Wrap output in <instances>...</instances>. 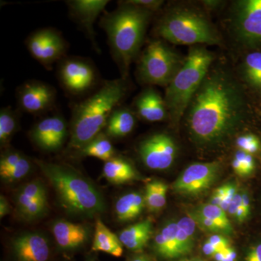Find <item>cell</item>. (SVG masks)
Returning a JSON list of instances; mask_svg holds the SVG:
<instances>
[{"label":"cell","instance_id":"8992f818","mask_svg":"<svg viewBox=\"0 0 261 261\" xmlns=\"http://www.w3.org/2000/svg\"><path fill=\"white\" fill-rule=\"evenodd\" d=\"M157 32L164 40L175 44L219 45L221 37L205 15L192 8L169 10L160 20Z\"/></svg>","mask_w":261,"mask_h":261},{"label":"cell","instance_id":"f546056e","mask_svg":"<svg viewBox=\"0 0 261 261\" xmlns=\"http://www.w3.org/2000/svg\"><path fill=\"white\" fill-rule=\"evenodd\" d=\"M232 168L239 176H250L254 172L255 168L253 156L243 151L238 150L233 159Z\"/></svg>","mask_w":261,"mask_h":261},{"label":"cell","instance_id":"4316f807","mask_svg":"<svg viewBox=\"0 0 261 261\" xmlns=\"http://www.w3.org/2000/svg\"><path fill=\"white\" fill-rule=\"evenodd\" d=\"M18 118L11 108H2L0 111V143L5 146L9 143L18 128Z\"/></svg>","mask_w":261,"mask_h":261},{"label":"cell","instance_id":"9a60e30c","mask_svg":"<svg viewBox=\"0 0 261 261\" xmlns=\"http://www.w3.org/2000/svg\"><path fill=\"white\" fill-rule=\"evenodd\" d=\"M12 251L16 261H48L51 248L42 233L25 232L13 239Z\"/></svg>","mask_w":261,"mask_h":261},{"label":"cell","instance_id":"2e32d148","mask_svg":"<svg viewBox=\"0 0 261 261\" xmlns=\"http://www.w3.org/2000/svg\"><path fill=\"white\" fill-rule=\"evenodd\" d=\"M70 13L73 19L81 25L90 38L92 44L98 49L95 44L94 23L102 13L109 1L107 0H71L67 2Z\"/></svg>","mask_w":261,"mask_h":261},{"label":"cell","instance_id":"8fae6325","mask_svg":"<svg viewBox=\"0 0 261 261\" xmlns=\"http://www.w3.org/2000/svg\"><path fill=\"white\" fill-rule=\"evenodd\" d=\"M27 45L33 58L44 66H50L66 51V43L59 33L51 29L37 31L28 38Z\"/></svg>","mask_w":261,"mask_h":261},{"label":"cell","instance_id":"f1b7e54d","mask_svg":"<svg viewBox=\"0 0 261 261\" xmlns=\"http://www.w3.org/2000/svg\"><path fill=\"white\" fill-rule=\"evenodd\" d=\"M197 213L211 219L217 225L221 232L231 234L233 232V228L228 220L226 212L220 206L205 204L201 205L197 211Z\"/></svg>","mask_w":261,"mask_h":261},{"label":"cell","instance_id":"ba28073f","mask_svg":"<svg viewBox=\"0 0 261 261\" xmlns=\"http://www.w3.org/2000/svg\"><path fill=\"white\" fill-rule=\"evenodd\" d=\"M231 28L239 42L247 47L261 45V0L235 3Z\"/></svg>","mask_w":261,"mask_h":261},{"label":"cell","instance_id":"e575fe53","mask_svg":"<svg viewBox=\"0 0 261 261\" xmlns=\"http://www.w3.org/2000/svg\"><path fill=\"white\" fill-rule=\"evenodd\" d=\"M24 154L15 150H8L1 156L0 160V173L9 171L19 162Z\"/></svg>","mask_w":261,"mask_h":261},{"label":"cell","instance_id":"f6af8a7d","mask_svg":"<svg viewBox=\"0 0 261 261\" xmlns=\"http://www.w3.org/2000/svg\"><path fill=\"white\" fill-rule=\"evenodd\" d=\"M249 216H250V214L242 207L237 211L234 218L238 220L239 222H243L244 221H245L248 218Z\"/></svg>","mask_w":261,"mask_h":261},{"label":"cell","instance_id":"7c38bea8","mask_svg":"<svg viewBox=\"0 0 261 261\" xmlns=\"http://www.w3.org/2000/svg\"><path fill=\"white\" fill-rule=\"evenodd\" d=\"M60 80L70 93H84L94 85L95 70L87 61L70 58L62 62L59 69Z\"/></svg>","mask_w":261,"mask_h":261},{"label":"cell","instance_id":"9c48e42d","mask_svg":"<svg viewBox=\"0 0 261 261\" xmlns=\"http://www.w3.org/2000/svg\"><path fill=\"white\" fill-rule=\"evenodd\" d=\"M177 147L171 136L154 134L141 142L139 154L144 164L149 169H168L174 162Z\"/></svg>","mask_w":261,"mask_h":261},{"label":"cell","instance_id":"ac0fdd59","mask_svg":"<svg viewBox=\"0 0 261 261\" xmlns=\"http://www.w3.org/2000/svg\"><path fill=\"white\" fill-rule=\"evenodd\" d=\"M135 108L139 116L146 121H163L168 117L164 98L152 87H147L139 94Z\"/></svg>","mask_w":261,"mask_h":261},{"label":"cell","instance_id":"74e56055","mask_svg":"<svg viewBox=\"0 0 261 261\" xmlns=\"http://www.w3.org/2000/svg\"><path fill=\"white\" fill-rule=\"evenodd\" d=\"M238 254L234 249L228 247L224 250H221L214 256L215 261H236Z\"/></svg>","mask_w":261,"mask_h":261},{"label":"cell","instance_id":"d6986e66","mask_svg":"<svg viewBox=\"0 0 261 261\" xmlns=\"http://www.w3.org/2000/svg\"><path fill=\"white\" fill-rule=\"evenodd\" d=\"M177 222L171 221L165 225L154 238V251L165 259L181 257L177 240Z\"/></svg>","mask_w":261,"mask_h":261},{"label":"cell","instance_id":"83f0119b","mask_svg":"<svg viewBox=\"0 0 261 261\" xmlns=\"http://www.w3.org/2000/svg\"><path fill=\"white\" fill-rule=\"evenodd\" d=\"M243 74L250 85L261 88V51L247 55L244 61Z\"/></svg>","mask_w":261,"mask_h":261},{"label":"cell","instance_id":"7bdbcfd3","mask_svg":"<svg viewBox=\"0 0 261 261\" xmlns=\"http://www.w3.org/2000/svg\"><path fill=\"white\" fill-rule=\"evenodd\" d=\"M10 206L8 203V200L3 195L0 197V217L3 219L7 215L10 213Z\"/></svg>","mask_w":261,"mask_h":261},{"label":"cell","instance_id":"4dcf8cb0","mask_svg":"<svg viewBox=\"0 0 261 261\" xmlns=\"http://www.w3.org/2000/svg\"><path fill=\"white\" fill-rule=\"evenodd\" d=\"M32 169V164L25 155L16 165L5 172L0 173L2 179L6 182L19 181L27 176Z\"/></svg>","mask_w":261,"mask_h":261},{"label":"cell","instance_id":"30bf717a","mask_svg":"<svg viewBox=\"0 0 261 261\" xmlns=\"http://www.w3.org/2000/svg\"><path fill=\"white\" fill-rule=\"evenodd\" d=\"M219 163H198L190 165L173 183V190L185 195L202 193L217 177Z\"/></svg>","mask_w":261,"mask_h":261},{"label":"cell","instance_id":"7402d4cb","mask_svg":"<svg viewBox=\"0 0 261 261\" xmlns=\"http://www.w3.org/2000/svg\"><path fill=\"white\" fill-rule=\"evenodd\" d=\"M92 250L115 257H121L123 254V245L118 236L112 232L100 219L96 221Z\"/></svg>","mask_w":261,"mask_h":261},{"label":"cell","instance_id":"603a6c76","mask_svg":"<svg viewBox=\"0 0 261 261\" xmlns=\"http://www.w3.org/2000/svg\"><path fill=\"white\" fill-rule=\"evenodd\" d=\"M136 124L135 113L128 108H117L110 116L106 128V135L121 138L129 135Z\"/></svg>","mask_w":261,"mask_h":261},{"label":"cell","instance_id":"7a4b0ae2","mask_svg":"<svg viewBox=\"0 0 261 261\" xmlns=\"http://www.w3.org/2000/svg\"><path fill=\"white\" fill-rule=\"evenodd\" d=\"M153 13L121 2L119 8L101 19L115 61L126 80L132 62L140 53Z\"/></svg>","mask_w":261,"mask_h":261},{"label":"cell","instance_id":"484cf974","mask_svg":"<svg viewBox=\"0 0 261 261\" xmlns=\"http://www.w3.org/2000/svg\"><path fill=\"white\" fill-rule=\"evenodd\" d=\"M168 186L164 182L153 180L147 184L145 187L146 207L152 212L162 210L166 204Z\"/></svg>","mask_w":261,"mask_h":261},{"label":"cell","instance_id":"6da1fadb","mask_svg":"<svg viewBox=\"0 0 261 261\" xmlns=\"http://www.w3.org/2000/svg\"><path fill=\"white\" fill-rule=\"evenodd\" d=\"M190 135L202 145L224 142L241 125L247 114L240 84L226 70L211 68L186 112Z\"/></svg>","mask_w":261,"mask_h":261},{"label":"cell","instance_id":"5bb4252c","mask_svg":"<svg viewBox=\"0 0 261 261\" xmlns=\"http://www.w3.org/2000/svg\"><path fill=\"white\" fill-rule=\"evenodd\" d=\"M55 99V89L47 84L37 81L24 84L18 92L20 108L31 114H39L48 111L54 104Z\"/></svg>","mask_w":261,"mask_h":261},{"label":"cell","instance_id":"60d3db41","mask_svg":"<svg viewBox=\"0 0 261 261\" xmlns=\"http://www.w3.org/2000/svg\"><path fill=\"white\" fill-rule=\"evenodd\" d=\"M207 241L221 250H224V249L230 247L229 241H228L227 239L219 234L213 235Z\"/></svg>","mask_w":261,"mask_h":261},{"label":"cell","instance_id":"ffe728a7","mask_svg":"<svg viewBox=\"0 0 261 261\" xmlns=\"http://www.w3.org/2000/svg\"><path fill=\"white\" fill-rule=\"evenodd\" d=\"M152 234V222L147 219L132 225L118 233L120 241L132 251L142 250L148 243Z\"/></svg>","mask_w":261,"mask_h":261},{"label":"cell","instance_id":"d4e9b609","mask_svg":"<svg viewBox=\"0 0 261 261\" xmlns=\"http://www.w3.org/2000/svg\"><path fill=\"white\" fill-rule=\"evenodd\" d=\"M80 151L82 155L96 158L106 162L113 159L115 154V149L111 140L102 133Z\"/></svg>","mask_w":261,"mask_h":261},{"label":"cell","instance_id":"b9f144b4","mask_svg":"<svg viewBox=\"0 0 261 261\" xmlns=\"http://www.w3.org/2000/svg\"><path fill=\"white\" fill-rule=\"evenodd\" d=\"M242 207H243V192H238L233 197V200L228 207L227 212L234 217L237 211Z\"/></svg>","mask_w":261,"mask_h":261},{"label":"cell","instance_id":"c3c4849f","mask_svg":"<svg viewBox=\"0 0 261 261\" xmlns=\"http://www.w3.org/2000/svg\"><path fill=\"white\" fill-rule=\"evenodd\" d=\"M179 261H195V258H182Z\"/></svg>","mask_w":261,"mask_h":261},{"label":"cell","instance_id":"44dd1931","mask_svg":"<svg viewBox=\"0 0 261 261\" xmlns=\"http://www.w3.org/2000/svg\"><path fill=\"white\" fill-rule=\"evenodd\" d=\"M102 176L113 185H123L139 178L134 166L126 160L118 157H113L105 163Z\"/></svg>","mask_w":261,"mask_h":261},{"label":"cell","instance_id":"1f68e13d","mask_svg":"<svg viewBox=\"0 0 261 261\" xmlns=\"http://www.w3.org/2000/svg\"><path fill=\"white\" fill-rule=\"evenodd\" d=\"M47 208V198L36 199L31 201L25 208L19 212V214L27 221H33L44 216Z\"/></svg>","mask_w":261,"mask_h":261},{"label":"cell","instance_id":"cb8c5ba5","mask_svg":"<svg viewBox=\"0 0 261 261\" xmlns=\"http://www.w3.org/2000/svg\"><path fill=\"white\" fill-rule=\"evenodd\" d=\"M146 207L145 197L139 192H129L117 200L115 211L120 221H130L138 217Z\"/></svg>","mask_w":261,"mask_h":261},{"label":"cell","instance_id":"d6a6232c","mask_svg":"<svg viewBox=\"0 0 261 261\" xmlns=\"http://www.w3.org/2000/svg\"><path fill=\"white\" fill-rule=\"evenodd\" d=\"M18 192L27 198L32 200L47 198L45 187L40 180H34L25 184L23 187H20Z\"/></svg>","mask_w":261,"mask_h":261},{"label":"cell","instance_id":"bcb514c9","mask_svg":"<svg viewBox=\"0 0 261 261\" xmlns=\"http://www.w3.org/2000/svg\"><path fill=\"white\" fill-rule=\"evenodd\" d=\"M243 207L247 212L250 214V200L248 194L243 192Z\"/></svg>","mask_w":261,"mask_h":261},{"label":"cell","instance_id":"836d02e7","mask_svg":"<svg viewBox=\"0 0 261 261\" xmlns=\"http://www.w3.org/2000/svg\"><path fill=\"white\" fill-rule=\"evenodd\" d=\"M236 144L240 150L252 155L257 153L260 149V140L256 136L253 135L240 136L237 139Z\"/></svg>","mask_w":261,"mask_h":261},{"label":"cell","instance_id":"5b68a950","mask_svg":"<svg viewBox=\"0 0 261 261\" xmlns=\"http://www.w3.org/2000/svg\"><path fill=\"white\" fill-rule=\"evenodd\" d=\"M214 56L203 46H193L181 68L166 87L165 102L168 117L178 123L186 114L189 105L211 68Z\"/></svg>","mask_w":261,"mask_h":261},{"label":"cell","instance_id":"ee69618b","mask_svg":"<svg viewBox=\"0 0 261 261\" xmlns=\"http://www.w3.org/2000/svg\"><path fill=\"white\" fill-rule=\"evenodd\" d=\"M202 251L207 256L214 257L217 252L221 251V250L215 247L209 242L206 241L205 243L204 244L203 247H202Z\"/></svg>","mask_w":261,"mask_h":261},{"label":"cell","instance_id":"f35d334b","mask_svg":"<svg viewBox=\"0 0 261 261\" xmlns=\"http://www.w3.org/2000/svg\"><path fill=\"white\" fill-rule=\"evenodd\" d=\"M237 193H238L237 187L235 186V185L228 184L227 192H226V196H225L224 200H223L221 205H220V207H221L225 212L228 211V207H229L233 197H234Z\"/></svg>","mask_w":261,"mask_h":261},{"label":"cell","instance_id":"277c9868","mask_svg":"<svg viewBox=\"0 0 261 261\" xmlns=\"http://www.w3.org/2000/svg\"><path fill=\"white\" fill-rule=\"evenodd\" d=\"M37 163L50 181L60 204L68 214L94 218L104 213L103 196L89 178L67 165L41 161Z\"/></svg>","mask_w":261,"mask_h":261},{"label":"cell","instance_id":"4fadbf2b","mask_svg":"<svg viewBox=\"0 0 261 261\" xmlns=\"http://www.w3.org/2000/svg\"><path fill=\"white\" fill-rule=\"evenodd\" d=\"M68 130L64 118L60 116L47 117L38 122L31 130L33 142L44 150L54 152L64 145Z\"/></svg>","mask_w":261,"mask_h":261},{"label":"cell","instance_id":"52a82bcc","mask_svg":"<svg viewBox=\"0 0 261 261\" xmlns=\"http://www.w3.org/2000/svg\"><path fill=\"white\" fill-rule=\"evenodd\" d=\"M183 58L163 41L149 43L140 57L139 80L149 85L167 87L185 62Z\"/></svg>","mask_w":261,"mask_h":261},{"label":"cell","instance_id":"7dc6e473","mask_svg":"<svg viewBox=\"0 0 261 261\" xmlns=\"http://www.w3.org/2000/svg\"><path fill=\"white\" fill-rule=\"evenodd\" d=\"M130 261H150L149 260L148 257H146L143 255H137L136 256L132 257Z\"/></svg>","mask_w":261,"mask_h":261},{"label":"cell","instance_id":"8d00e7d4","mask_svg":"<svg viewBox=\"0 0 261 261\" xmlns=\"http://www.w3.org/2000/svg\"><path fill=\"white\" fill-rule=\"evenodd\" d=\"M126 2L130 5L152 13L160 10L164 3V1L161 0H129Z\"/></svg>","mask_w":261,"mask_h":261},{"label":"cell","instance_id":"ab89813d","mask_svg":"<svg viewBox=\"0 0 261 261\" xmlns=\"http://www.w3.org/2000/svg\"><path fill=\"white\" fill-rule=\"evenodd\" d=\"M245 261H261V243L255 244L249 249Z\"/></svg>","mask_w":261,"mask_h":261},{"label":"cell","instance_id":"3957f363","mask_svg":"<svg viewBox=\"0 0 261 261\" xmlns=\"http://www.w3.org/2000/svg\"><path fill=\"white\" fill-rule=\"evenodd\" d=\"M128 90L125 79L108 81L95 93L75 106L70 121V148L80 150L100 135Z\"/></svg>","mask_w":261,"mask_h":261},{"label":"cell","instance_id":"e0dca14e","mask_svg":"<svg viewBox=\"0 0 261 261\" xmlns=\"http://www.w3.org/2000/svg\"><path fill=\"white\" fill-rule=\"evenodd\" d=\"M51 232L58 247L64 250L80 248L88 242L90 237L88 226L64 219L57 220L53 223Z\"/></svg>","mask_w":261,"mask_h":261},{"label":"cell","instance_id":"d590c367","mask_svg":"<svg viewBox=\"0 0 261 261\" xmlns=\"http://www.w3.org/2000/svg\"><path fill=\"white\" fill-rule=\"evenodd\" d=\"M189 216L195 221L197 225H199L202 229L212 233H221V231L219 226H217L214 221L211 219H207L205 216H202L197 213V211L190 214ZM222 233V232H221Z\"/></svg>","mask_w":261,"mask_h":261}]
</instances>
